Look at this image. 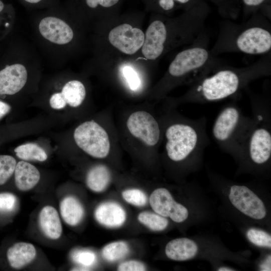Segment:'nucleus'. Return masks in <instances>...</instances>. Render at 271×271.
Masks as SVG:
<instances>
[{
  "label": "nucleus",
  "mask_w": 271,
  "mask_h": 271,
  "mask_svg": "<svg viewBox=\"0 0 271 271\" xmlns=\"http://www.w3.org/2000/svg\"><path fill=\"white\" fill-rule=\"evenodd\" d=\"M123 76L129 88L136 91L141 85L140 76L134 69L130 66H124L122 70Z\"/></svg>",
  "instance_id": "72a5a7b5"
},
{
  "label": "nucleus",
  "mask_w": 271,
  "mask_h": 271,
  "mask_svg": "<svg viewBox=\"0 0 271 271\" xmlns=\"http://www.w3.org/2000/svg\"><path fill=\"white\" fill-rule=\"evenodd\" d=\"M126 125L129 132L149 147H154L160 142L161 129L156 118L145 111L132 113Z\"/></svg>",
  "instance_id": "6e6552de"
},
{
  "label": "nucleus",
  "mask_w": 271,
  "mask_h": 271,
  "mask_svg": "<svg viewBox=\"0 0 271 271\" xmlns=\"http://www.w3.org/2000/svg\"><path fill=\"white\" fill-rule=\"evenodd\" d=\"M129 252V247L124 241H115L105 245L102 250L104 259L114 262L124 257Z\"/></svg>",
  "instance_id": "393cba45"
},
{
  "label": "nucleus",
  "mask_w": 271,
  "mask_h": 271,
  "mask_svg": "<svg viewBox=\"0 0 271 271\" xmlns=\"http://www.w3.org/2000/svg\"><path fill=\"white\" fill-rule=\"evenodd\" d=\"M149 6L162 13H169L178 8L185 11L201 3L204 0H146Z\"/></svg>",
  "instance_id": "5701e85b"
},
{
  "label": "nucleus",
  "mask_w": 271,
  "mask_h": 271,
  "mask_svg": "<svg viewBox=\"0 0 271 271\" xmlns=\"http://www.w3.org/2000/svg\"><path fill=\"white\" fill-rule=\"evenodd\" d=\"M254 121L253 116L249 117L243 113L235 101L230 102L217 114L212 126V137L220 149L239 157Z\"/></svg>",
  "instance_id": "423d86ee"
},
{
  "label": "nucleus",
  "mask_w": 271,
  "mask_h": 271,
  "mask_svg": "<svg viewBox=\"0 0 271 271\" xmlns=\"http://www.w3.org/2000/svg\"><path fill=\"white\" fill-rule=\"evenodd\" d=\"M39 31L50 42L59 45L70 43L74 37L71 27L63 20L54 16H47L40 21Z\"/></svg>",
  "instance_id": "ddd939ff"
},
{
  "label": "nucleus",
  "mask_w": 271,
  "mask_h": 271,
  "mask_svg": "<svg viewBox=\"0 0 271 271\" xmlns=\"http://www.w3.org/2000/svg\"><path fill=\"white\" fill-rule=\"evenodd\" d=\"M11 266L21 268L31 262L36 256V250L31 243L20 242L11 246L7 252Z\"/></svg>",
  "instance_id": "6ab92c4d"
},
{
  "label": "nucleus",
  "mask_w": 271,
  "mask_h": 271,
  "mask_svg": "<svg viewBox=\"0 0 271 271\" xmlns=\"http://www.w3.org/2000/svg\"><path fill=\"white\" fill-rule=\"evenodd\" d=\"M222 64L208 49V38L204 34L176 55L168 69L165 88L177 84L192 85Z\"/></svg>",
  "instance_id": "20e7f679"
},
{
  "label": "nucleus",
  "mask_w": 271,
  "mask_h": 271,
  "mask_svg": "<svg viewBox=\"0 0 271 271\" xmlns=\"http://www.w3.org/2000/svg\"><path fill=\"white\" fill-rule=\"evenodd\" d=\"M110 43L121 52L132 55L143 46L145 34L142 30L129 24H122L110 30L108 36Z\"/></svg>",
  "instance_id": "9d476101"
},
{
  "label": "nucleus",
  "mask_w": 271,
  "mask_h": 271,
  "mask_svg": "<svg viewBox=\"0 0 271 271\" xmlns=\"http://www.w3.org/2000/svg\"><path fill=\"white\" fill-rule=\"evenodd\" d=\"M73 260L84 267L93 265L96 261L95 253L89 250H77L72 254Z\"/></svg>",
  "instance_id": "473e14b6"
},
{
  "label": "nucleus",
  "mask_w": 271,
  "mask_h": 271,
  "mask_svg": "<svg viewBox=\"0 0 271 271\" xmlns=\"http://www.w3.org/2000/svg\"><path fill=\"white\" fill-rule=\"evenodd\" d=\"M86 7L91 10L109 9L116 7L120 0H82Z\"/></svg>",
  "instance_id": "c9c22d12"
},
{
  "label": "nucleus",
  "mask_w": 271,
  "mask_h": 271,
  "mask_svg": "<svg viewBox=\"0 0 271 271\" xmlns=\"http://www.w3.org/2000/svg\"><path fill=\"white\" fill-rule=\"evenodd\" d=\"M217 7L219 14L227 19L235 20L240 11L241 3L236 0H210Z\"/></svg>",
  "instance_id": "bb28decb"
},
{
  "label": "nucleus",
  "mask_w": 271,
  "mask_h": 271,
  "mask_svg": "<svg viewBox=\"0 0 271 271\" xmlns=\"http://www.w3.org/2000/svg\"><path fill=\"white\" fill-rule=\"evenodd\" d=\"M94 216L100 224L110 228L121 226L126 219L124 209L113 202H104L98 206L95 210Z\"/></svg>",
  "instance_id": "2eb2a0df"
},
{
  "label": "nucleus",
  "mask_w": 271,
  "mask_h": 271,
  "mask_svg": "<svg viewBox=\"0 0 271 271\" xmlns=\"http://www.w3.org/2000/svg\"><path fill=\"white\" fill-rule=\"evenodd\" d=\"M14 175L16 187L22 191H27L34 188L41 177L39 171L35 166L23 160L17 163Z\"/></svg>",
  "instance_id": "dca6fc26"
},
{
  "label": "nucleus",
  "mask_w": 271,
  "mask_h": 271,
  "mask_svg": "<svg viewBox=\"0 0 271 271\" xmlns=\"http://www.w3.org/2000/svg\"><path fill=\"white\" fill-rule=\"evenodd\" d=\"M49 104L51 108L60 110L64 108L67 103L60 92L53 93L49 99Z\"/></svg>",
  "instance_id": "4c0bfd02"
},
{
  "label": "nucleus",
  "mask_w": 271,
  "mask_h": 271,
  "mask_svg": "<svg viewBox=\"0 0 271 271\" xmlns=\"http://www.w3.org/2000/svg\"><path fill=\"white\" fill-rule=\"evenodd\" d=\"M242 6L243 14L246 16H251L261 11L268 19H270V0H240Z\"/></svg>",
  "instance_id": "cd10ccee"
},
{
  "label": "nucleus",
  "mask_w": 271,
  "mask_h": 271,
  "mask_svg": "<svg viewBox=\"0 0 271 271\" xmlns=\"http://www.w3.org/2000/svg\"><path fill=\"white\" fill-rule=\"evenodd\" d=\"M236 1H237L239 2H240V3H241V2H240V0H236Z\"/></svg>",
  "instance_id": "c03bdc74"
},
{
  "label": "nucleus",
  "mask_w": 271,
  "mask_h": 271,
  "mask_svg": "<svg viewBox=\"0 0 271 271\" xmlns=\"http://www.w3.org/2000/svg\"><path fill=\"white\" fill-rule=\"evenodd\" d=\"M11 109V106L8 103L0 100V119L8 114Z\"/></svg>",
  "instance_id": "58836bf2"
},
{
  "label": "nucleus",
  "mask_w": 271,
  "mask_h": 271,
  "mask_svg": "<svg viewBox=\"0 0 271 271\" xmlns=\"http://www.w3.org/2000/svg\"><path fill=\"white\" fill-rule=\"evenodd\" d=\"M123 198L128 203L137 206H144L147 202L145 193L141 190L131 189L122 192Z\"/></svg>",
  "instance_id": "2f4dec72"
},
{
  "label": "nucleus",
  "mask_w": 271,
  "mask_h": 271,
  "mask_svg": "<svg viewBox=\"0 0 271 271\" xmlns=\"http://www.w3.org/2000/svg\"><path fill=\"white\" fill-rule=\"evenodd\" d=\"M218 271H232L234 270L233 269L228 267H221L218 268Z\"/></svg>",
  "instance_id": "79ce46f5"
},
{
  "label": "nucleus",
  "mask_w": 271,
  "mask_h": 271,
  "mask_svg": "<svg viewBox=\"0 0 271 271\" xmlns=\"http://www.w3.org/2000/svg\"><path fill=\"white\" fill-rule=\"evenodd\" d=\"M261 13H256L241 24L223 22L211 53L217 55L240 52L250 55L265 54L271 49V25Z\"/></svg>",
  "instance_id": "f03ea898"
},
{
  "label": "nucleus",
  "mask_w": 271,
  "mask_h": 271,
  "mask_svg": "<svg viewBox=\"0 0 271 271\" xmlns=\"http://www.w3.org/2000/svg\"><path fill=\"white\" fill-rule=\"evenodd\" d=\"M60 92L67 105L72 107L79 106L86 96V89L84 84L77 80H72L65 83Z\"/></svg>",
  "instance_id": "4be33fe9"
},
{
  "label": "nucleus",
  "mask_w": 271,
  "mask_h": 271,
  "mask_svg": "<svg viewBox=\"0 0 271 271\" xmlns=\"http://www.w3.org/2000/svg\"><path fill=\"white\" fill-rule=\"evenodd\" d=\"M73 138L77 146L92 157L104 158L109 153L108 134L94 120L86 121L79 125L74 131Z\"/></svg>",
  "instance_id": "0eeeda50"
},
{
  "label": "nucleus",
  "mask_w": 271,
  "mask_h": 271,
  "mask_svg": "<svg viewBox=\"0 0 271 271\" xmlns=\"http://www.w3.org/2000/svg\"><path fill=\"white\" fill-rule=\"evenodd\" d=\"M39 223L48 238L56 240L61 236L62 224L59 214L53 207L47 205L42 208L39 215Z\"/></svg>",
  "instance_id": "f3484780"
},
{
  "label": "nucleus",
  "mask_w": 271,
  "mask_h": 271,
  "mask_svg": "<svg viewBox=\"0 0 271 271\" xmlns=\"http://www.w3.org/2000/svg\"><path fill=\"white\" fill-rule=\"evenodd\" d=\"M229 199L234 207L252 219L261 220L266 215V209L261 200L245 186H231Z\"/></svg>",
  "instance_id": "1a4fd4ad"
},
{
  "label": "nucleus",
  "mask_w": 271,
  "mask_h": 271,
  "mask_svg": "<svg viewBox=\"0 0 271 271\" xmlns=\"http://www.w3.org/2000/svg\"><path fill=\"white\" fill-rule=\"evenodd\" d=\"M11 13L10 6L3 0H0V39L9 31L12 24Z\"/></svg>",
  "instance_id": "7c9ffc66"
},
{
  "label": "nucleus",
  "mask_w": 271,
  "mask_h": 271,
  "mask_svg": "<svg viewBox=\"0 0 271 271\" xmlns=\"http://www.w3.org/2000/svg\"><path fill=\"white\" fill-rule=\"evenodd\" d=\"M198 251V246L192 240L179 238L169 242L165 247V253L171 259L183 261L194 257Z\"/></svg>",
  "instance_id": "a211bd4d"
},
{
  "label": "nucleus",
  "mask_w": 271,
  "mask_h": 271,
  "mask_svg": "<svg viewBox=\"0 0 271 271\" xmlns=\"http://www.w3.org/2000/svg\"><path fill=\"white\" fill-rule=\"evenodd\" d=\"M14 152L18 158L25 161L44 162L48 159L45 150L36 143L22 144L17 147Z\"/></svg>",
  "instance_id": "b1692460"
},
{
  "label": "nucleus",
  "mask_w": 271,
  "mask_h": 271,
  "mask_svg": "<svg viewBox=\"0 0 271 271\" xmlns=\"http://www.w3.org/2000/svg\"><path fill=\"white\" fill-rule=\"evenodd\" d=\"M206 125L205 116L179 118L167 124L164 136L168 159L175 163L197 161L210 144Z\"/></svg>",
  "instance_id": "7ed1b4c3"
},
{
  "label": "nucleus",
  "mask_w": 271,
  "mask_h": 271,
  "mask_svg": "<svg viewBox=\"0 0 271 271\" xmlns=\"http://www.w3.org/2000/svg\"><path fill=\"white\" fill-rule=\"evenodd\" d=\"M254 123L242 146L240 158L253 165H265L271 157L270 103L268 99L249 93Z\"/></svg>",
  "instance_id": "39448f33"
},
{
  "label": "nucleus",
  "mask_w": 271,
  "mask_h": 271,
  "mask_svg": "<svg viewBox=\"0 0 271 271\" xmlns=\"http://www.w3.org/2000/svg\"><path fill=\"white\" fill-rule=\"evenodd\" d=\"M271 75V57L268 54L245 67L223 64L191 85L179 100L183 103H205L237 96L252 81Z\"/></svg>",
  "instance_id": "f257e3e1"
},
{
  "label": "nucleus",
  "mask_w": 271,
  "mask_h": 271,
  "mask_svg": "<svg viewBox=\"0 0 271 271\" xmlns=\"http://www.w3.org/2000/svg\"><path fill=\"white\" fill-rule=\"evenodd\" d=\"M87 268L86 267H78V268H75L73 270H88Z\"/></svg>",
  "instance_id": "37998d69"
},
{
  "label": "nucleus",
  "mask_w": 271,
  "mask_h": 271,
  "mask_svg": "<svg viewBox=\"0 0 271 271\" xmlns=\"http://www.w3.org/2000/svg\"><path fill=\"white\" fill-rule=\"evenodd\" d=\"M111 180L109 169L104 165H97L92 167L87 173L86 182L92 191L100 192L104 190Z\"/></svg>",
  "instance_id": "412c9836"
},
{
  "label": "nucleus",
  "mask_w": 271,
  "mask_h": 271,
  "mask_svg": "<svg viewBox=\"0 0 271 271\" xmlns=\"http://www.w3.org/2000/svg\"><path fill=\"white\" fill-rule=\"evenodd\" d=\"M139 221L152 230L160 231L164 230L168 225V221L157 213L143 212L138 216Z\"/></svg>",
  "instance_id": "a878e982"
},
{
  "label": "nucleus",
  "mask_w": 271,
  "mask_h": 271,
  "mask_svg": "<svg viewBox=\"0 0 271 271\" xmlns=\"http://www.w3.org/2000/svg\"><path fill=\"white\" fill-rule=\"evenodd\" d=\"M246 236L251 243L257 246L271 247L270 235L262 230L250 228L246 232Z\"/></svg>",
  "instance_id": "c756f323"
},
{
  "label": "nucleus",
  "mask_w": 271,
  "mask_h": 271,
  "mask_svg": "<svg viewBox=\"0 0 271 271\" xmlns=\"http://www.w3.org/2000/svg\"><path fill=\"white\" fill-rule=\"evenodd\" d=\"M61 215L68 225L75 226L82 220L84 208L81 203L75 197L71 196L65 197L60 205Z\"/></svg>",
  "instance_id": "aec40b11"
},
{
  "label": "nucleus",
  "mask_w": 271,
  "mask_h": 271,
  "mask_svg": "<svg viewBox=\"0 0 271 271\" xmlns=\"http://www.w3.org/2000/svg\"><path fill=\"white\" fill-rule=\"evenodd\" d=\"M262 270H270V255L267 256L265 260L261 264Z\"/></svg>",
  "instance_id": "ea45409f"
},
{
  "label": "nucleus",
  "mask_w": 271,
  "mask_h": 271,
  "mask_svg": "<svg viewBox=\"0 0 271 271\" xmlns=\"http://www.w3.org/2000/svg\"><path fill=\"white\" fill-rule=\"evenodd\" d=\"M43 1V0H23V1L25 2L26 3L31 5L38 4Z\"/></svg>",
  "instance_id": "a19ab883"
},
{
  "label": "nucleus",
  "mask_w": 271,
  "mask_h": 271,
  "mask_svg": "<svg viewBox=\"0 0 271 271\" xmlns=\"http://www.w3.org/2000/svg\"><path fill=\"white\" fill-rule=\"evenodd\" d=\"M17 163L11 155H0V185L5 184L14 174Z\"/></svg>",
  "instance_id": "c85d7f7f"
},
{
  "label": "nucleus",
  "mask_w": 271,
  "mask_h": 271,
  "mask_svg": "<svg viewBox=\"0 0 271 271\" xmlns=\"http://www.w3.org/2000/svg\"><path fill=\"white\" fill-rule=\"evenodd\" d=\"M146 266L141 262L136 260H129L121 263L117 270L119 271H144Z\"/></svg>",
  "instance_id": "e433bc0d"
},
{
  "label": "nucleus",
  "mask_w": 271,
  "mask_h": 271,
  "mask_svg": "<svg viewBox=\"0 0 271 271\" xmlns=\"http://www.w3.org/2000/svg\"><path fill=\"white\" fill-rule=\"evenodd\" d=\"M166 41V29L163 20L154 21L148 27L145 35L142 52L149 60H154L164 53Z\"/></svg>",
  "instance_id": "4468645a"
},
{
  "label": "nucleus",
  "mask_w": 271,
  "mask_h": 271,
  "mask_svg": "<svg viewBox=\"0 0 271 271\" xmlns=\"http://www.w3.org/2000/svg\"><path fill=\"white\" fill-rule=\"evenodd\" d=\"M150 203L156 213L165 217H170L174 222H182L188 217L187 209L176 202L166 188L155 189L150 196Z\"/></svg>",
  "instance_id": "9b49d317"
},
{
  "label": "nucleus",
  "mask_w": 271,
  "mask_h": 271,
  "mask_svg": "<svg viewBox=\"0 0 271 271\" xmlns=\"http://www.w3.org/2000/svg\"><path fill=\"white\" fill-rule=\"evenodd\" d=\"M17 201V198L13 194L8 192L0 193V212L13 211L16 207Z\"/></svg>",
  "instance_id": "f704fd0d"
},
{
  "label": "nucleus",
  "mask_w": 271,
  "mask_h": 271,
  "mask_svg": "<svg viewBox=\"0 0 271 271\" xmlns=\"http://www.w3.org/2000/svg\"><path fill=\"white\" fill-rule=\"evenodd\" d=\"M27 79V70L21 63L10 62L4 65L0 68V95L18 93L26 85Z\"/></svg>",
  "instance_id": "f8f14e48"
}]
</instances>
